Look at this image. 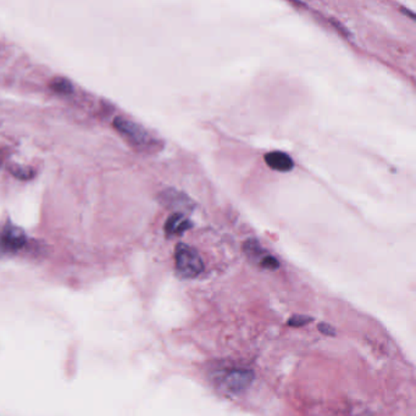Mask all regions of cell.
<instances>
[{
	"label": "cell",
	"instance_id": "obj_1",
	"mask_svg": "<svg viewBox=\"0 0 416 416\" xmlns=\"http://www.w3.org/2000/svg\"><path fill=\"white\" fill-rule=\"evenodd\" d=\"M113 125L118 134L127 139L129 143L134 145L136 150H144V152H153L158 150L159 142L141 125L136 124L134 121L123 116L114 118Z\"/></svg>",
	"mask_w": 416,
	"mask_h": 416
},
{
	"label": "cell",
	"instance_id": "obj_2",
	"mask_svg": "<svg viewBox=\"0 0 416 416\" xmlns=\"http://www.w3.org/2000/svg\"><path fill=\"white\" fill-rule=\"evenodd\" d=\"M176 270L183 278H195L204 271V262L195 248L185 243L177 244L175 252Z\"/></svg>",
	"mask_w": 416,
	"mask_h": 416
},
{
	"label": "cell",
	"instance_id": "obj_3",
	"mask_svg": "<svg viewBox=\"0 0 416 416\" xmlns=\"http://www.w3.org/2000/svg\"><path fill=\"white\" fill-rule=\"evenodd\" d=\"M254 380V372L248 369H231L222 371L217 377L219 383L224 390L231 393H241L248 388Z\"/></svg>",
	"mask_w": 416,
	"mask_h": 416
},
{
	"label": "cell",
	"instance_id": "obj_4",
	"mask_svg": "<svg viewBox=\"0 0 416 416\" xmlns=\"http://www.w3.org/2000/svg\"><path fill=\"white\" fill-rule=\"evenodd\" d=\"M244 252L249 259L257 262L259 266L265 267L269 270H275L280 266L278 260L273 255L267 254L266 251L262 249V246L254 239H249L244 243Z\"/></svg>",
	"mask_w": 416,
	"mask_h": 416
},
{
	"label": "cell",
	"instance_id": "obj_5",
	"mask_svg": "<svg viewBox=\"0 0 416 416\" xmlns=\"http://www.w3.org/2000/svg\"><path fill=\"white\" fill-rule=\"evenodd\" d=\"M26 235L19 227L8 225L0 235V247L6 252H15L25 246Z\"/></svg>",
	"mask_w": 416,
	"mask_h": 416
},
{
	"label": "cell",
	"instance_id": "obj_6",
	"mask_svg": "<svg viewBox=\"0 0 416 416\" xmlns=\"http://www.w3.org/2000/svg\"><path fill=\"white\" fill-rule=\"evenodd\" d=\"M265 163L270 169L278 171V172H289L294 168V161L289 155L283 152H270L265 155Z\"/></svg>",
	"mask_w": 416,
	"mask_h": 416
},
{
	"label": "cell",
	"instance_id": "obj_7",
	"mask_svg": "<svg viewBox=\"0 0 416 416\" xmlns=\"http://www.w3.org/2000/svg\"><path fill=\"white\" fill-rule=\"evenodd\" d=\"M192 227V222L188 220L187 216L182 212H175L170 216L168 221L165 224V232L169 236H177L185 233L187 230Z\"/></svg>",
	"mask_w": 416,
	"mask_h": 416
},
{
	"label": "cell",
	"instance_id": "obj_8",
	"mask_svg": "<svg viewBox=\"0 0 416 416\" xmlns=\"http://www.w3.org/2000/svg\"><path fill=\"white\" fill-rule=\"evenodd\" d=\"M51 87H52L54 92H57V94H62V96H69V94L73 92V86L67 78H54L53 82L51 83Z\"/></svg>",
	"mask_w": 416,
	"mask_h": 416
},
{
	"label": "cell",
	"instance_id": "obj_9",
	"mask_svg": "<svg viewBox=\"0 0 416 416\" xmlns=\"http://www.w3.org/2000/svg\"><path fill=\"white\" fill-rule=\"evenodd\" d=\"M310 321H313V319L309 318V316L296 315V316H292L291 319L288 320V325L292 326V327H300V326L308 324Z\"/></svg>",
	"mask_w": 416,
	"mask_h": 416
},
{
	"label": "cell",
	"instance_id": "obj_10",
	"mask_svg": "<svg viewBox=\"0 0 416 416\" xmlns=\"http://www.w3.org/2000/svg\"><path fill=\"white\" fill-rule=\"evenodd\" d=\"M319 329L323 334H327V336H334V334H336L334 327H331V326L327 324H320Z\"/></svg>",
	"mask_w": 416,
	"mask_h": 416
},
{
	"label": "cell",
	"instance_id": "obj_11",
	"mask_svg": "<svg viewBox=\"0 0 416 416\" xmlns=\"http://www.w3.org/2000/svg\"><path fill=\"white\" fill-rule=\"evenodd\" d=\"M401 14H404V15L409 16L411 20H415V14H414L413 11L409 10V9H406V8H401Z\"/></svg>",
	"mask_w": 416,
	"mask_h": 416
}]
</instances>
